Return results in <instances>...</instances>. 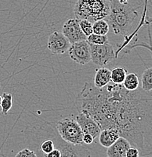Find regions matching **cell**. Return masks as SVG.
I'll return each mask as SVG.
<instances>
[{"label": "cell", "mask_w": 152, "mask_h": 157, "mask_svg": "<svg viewBox=\"0 0 152 157\" xmlns=\"http://www.w3.org/2000/svg\"><path fill=\"white\" fill-rule=\"evenodd\" d=\"M1 101H2V95L0 94V105H1Z\"/></svg>", "instance_id": "obj_28"}, {"label": "cell", "mask_w": 152, "mask_h": 157, "mask_svg": "<svg viewBox=\"0 0 152 157\" xmlns=\"http://www.w3.org/2000/svg\"><path fill=\"white\" fill-rule=\"evenodd\" d=\"M117 1H118L120 4L125 5V6H130L137 9V8L135 7V3H134V0H117ZM142 1H145V0H142Z\"/></svg>", "instance_id": "obj_25"}, {"label": "cell", "mask_w": 152, "mask_h": 157, "mask_svg": "<svg viewBox=\"0 0 152 157\" xmlns=\"http://www.w3.org/2000/svg\"><path fill=\"white\" fill-rule=\"evenodd\" d=\"M127 157H139V150L135 147H130L126 153Z\"/></svg>", "instance_id": "obj_22"}, {"label": "cell", "mask_w": 152, "mask_h": 157, "mask_svg": "<svg viewBox=\"0 0 152 157\" xmlns=\"http://www.w3.org/2000/svg\"><path fill=\"white\" fill-rule=\"evenodd\" d=\"M15 157H38L34 150L28 148H24L16 154Z\"/></svg>", "instance_id": "obj_21"}, {"label": "cell", "mask_w": 152, "mask_h": 157, "mask_svg": "<svg viewBox=\"0 0 152 157\" xmlns=\"http://www.w3.org/2000/svg\"><path fill=\"white\" fill-rule=\"evenodd\" d=\"M13 105V96L10 93H2L1 101V111L3 115H7Z\"/></svg>", "instance_id": "obj_17"}, {"label": "cell", "mask_w": 152, "mask_h": 157, "mask_svg": "<svg viewBox=\"0 0 152 157\" xmlns=\"http://www.w3.org/2000/svg\"><path fill=\"white\" fill-rule=\"evenodd\" d=\"M95 139L93 138V137L91 135L89 134H83V144L86 145H90L93 143Z\"/></svg>", "instance_id": "obj_23"}, {"label": "cell", "mask_w": 152, "mask_h": 157, "mask_svg": "<svg viewBox=\"0 0 152 157\" xmlns=\"http://www.w3.org/2000/svg\"><path fill=\"white\" fill-rule=\"evenodd\" d=\"M90 48L91 60L98 67H104L116 58L114 49L110 43L100 45H90Z\"/></svg>", "instance_id": "obj_5"}, {"label": "cell", "mask_w": 152, "mask_h": 157, "mask_svg": "<svg viewBox=\"0 0 152 157\" xmlns=\"http://www.w3.org/2000/svg\"><path fill=\"white\" fill-rule=\"evenodd\" d=\"M80 27L86 37L92 33V23L88 20H79Z\"/></svg>", "instance_id": "obj_19"}, {"label": "cell", "mask_w": 152, "mask_h": 157, "mask_svg": "<svg viewBox=\"0 0 152 157\" xmlns=\"http://www.w3.org/2000/svg\"><path fill=\"white\" fill-rule=\"evenodd\" d=\"M71 43L68 39L61 32L55 31L49 36L47 47L53 55H59L66 53Z\"/></svg>", "instance_id": "obj_7"}, {"label": "cell", "mask_w": 152, "mask_h": 157, "mask_svg": "<svg viewBox=\"0 0 152 157\" xmlns=\"http://www.w3.org/2000/svg\"><path fill=\"white\" fill-rule=\"evenodd\" d=\"M124 157H127V156H124Z\"/></svg>", "instance_id": "obj_31"}, {"label": "cell", "mask_w": 152, "mask_h": 157, "mask_svg": "<svg viewBox=\"0 0 152 157\" xmlns=\"http://www.w3.org/2000/svg\"><path fill=\"white\" fill-rule=\"evenodd\" d=\"M123 86L128 91H135L139 87V79L135 73H127Z\"/></svg>", "instance_id": "obj_13"}, {"label": "cell", "mask_w": 152, "mask_h": 157, "mask_svg": "<svg viewBox=\"0 0 152 157\" xmlns=\"http://www.w3.org/2000/svg\"><path fill=\"white\" fill-rule=\"evenodd\" d=\"M35 152L37 153V155L38 157H45V154H44L41 150H37V151H35Z\"/></svg>", "instance_id": "obj_26"}, {"label": "cell", "mask_w": 152, "mask_h": 157, "mask_svg": "<svg viewBox=\"0 0 152 157\" xmlns=\"http://www.w3.org/2000/svg\"><path fill=\"white\" fill-rule=\"evenodd\" d=\"M111 82V70L106 67H100L95 70L94 85L96 88H103Z\"/></svg>", "instance_id": "obj_12"}, {"label": "cell", "mask_w": 152, "mask_h": 157, "mask_svg": "<svg viewBox=\"0 0 152 157\" xmlns=\"http://www.w3.org/2000/svg\"><path fill=\"white\" fill-rule=\"evenodd\" d=\"M130 146V143L124 137H120L112 145L107 147V156L108 157H124L126 153Z\"/></svg>", "instance_id": "obj_10"}, {"label": "cell", "mask_w": 152, "mask_h": 157, "mask_svg": "<svg viewBox=\"0 0 152 157\" xmlns=\"http://www.w3.org/2000/svg\"><path fill=\"white\" fill-rule=\"evenodd\" d=\"M108 1H109V2H111V0H108Z\"/></svg>", "instance_id": "obj_29"}, {"label": "cell", "mask_w": 152, "mask_h": 157, "mask_svg": "<svg viewBox=\"0 0 152 157\" xmlns=\"http://www.w3.org/2000/svg\"><path fill=\"white\" fill-rule=\"evenodd\" d=\"M0 113H1V110H0Z\"/></svg>", "instance_id": "obj_30"}, {"label": "cell", "mask_w": 152, "mask_h": 157, "mask_svg": "<svg viewBox=\"0 0 152 157\" xmlns=\"http://www.w3.org/2000/svg\"><path fill=\"white\" fill-rule=\"evenodd\" d=\"M110 30V26L105 19L99 20L92 24V33L98 35H107Z\"/></svg>", "instance_id": "obj_16"}, {"label": "cell", "mask_w": 152, "mask_h": 157, "mask_svg": "<svg viewBox=\"0 0 152 157\" xmlns=\"http://www.w3.org/2000/svg\"><path fill=\"white\" fill-rule=\"evenodd\" d=\"M107 157H108V156H107Z\"/></svg>", "instance_id": "obj_32"}, {"label": "cell", "mask_w": 152, "mask_h": 157, "mask_svg": "<svg viewBox=\"0 0 152 157\" xmlns=\"http://www.w3.org/2000/svg\"><path fill=\"white\" fill-rule=\"evenodd\" d=\"M86 40L90 45H104V44L109 43L108 38L107 35H98V34L92 33L89 36L86 37Z\"/></svg>", "instance_id": "obj_18"}, {"label": "cell", "mask_w": 152, "mask_h": 157, "mask_svg": "<svg viewBox=\"0 0 152 157\" xmlns=\"http://www.w3.org/2000/svg\"><path fill=\"white\" fill-rule=\"evenodd\" d=\"M55 149V144L52 139H48V140H44L42 142L40 145V150L45 154H48L51 151Z\"/></svg>", "instance_id": "obj_20"}, {"label": "cell", "mask_w": 152, "mask_h": 157, "mask_svg": "<svg viewBox=\"0 0 152 157\" xmlns=\"http://www.w3.org/2000/svg\"><path fill=\"white\" fill-rule=\"evenodd\" d=\"M54 128L64 141L73 145H83V133L75 118L61 119L55 123Z\"/></svg>", "instance_id": "obj_4"}, {"label": "cell", "mask_w": 152, "mask_h": 157, "mask_svg": "<svg viewBox=\"0 0 152 157\" xmlns=\"http://www.w3.org/2000/svg\"><path fill=\"white\" fill-rule=\"evenodd\" d=\"M45 154V153H44ZM61 153L58 149L55 148L52 151L49 153L48 154H45V157H61Z\"/></svg>", "instance_id": "obj_24"}, {"label": "cell", "mask_w": 152, "mask_h": 157, "mask_svg": "<svg viewBox=\"0 0 152 157\" xmlns=\"http://www.w3.org/2000/svg\"><path fill=\"white\" fill-rule=\"evenodd\" d=\"M138 12L130 6H125L117 0L110 2V11L105 19L116 35H126L138 19Z\"/></svg>", "instance_id": "obj_2"}, {"label": "cell", "mask_w": 152, "mask_h": 157, "mask_svg": "<svg viewBox=\"0 0 152 157\" xmlns=\"http://www.w3.org/2000/svg\"><path fill=\"white\" fill-rule=\"evenodd\" d=\"M2 93V87H1V83H0V94Z\"/></svg>", "instance_id": "obj_27"}, {"label": "cell", "mask_w": 152, "mask_h": 157, "mask_svg": "<svg viewBox=\"0 0 152 157\" xmlns=\"http://www.w3.org/2000/svg\"><path fill=\"white\" fill-rule=\"evenodd\" d=\"M152 99L150 93L128 91L123 84L109 82L96 88L85 82L75 100L78 112L91 117L101 131L117 128L120 137L130 146L143 151L145 134L151 122Z\"/></svg>", "instance_id": "obj_1"}, {"label": "cell", "mask_w": 152, "mask_h": 157, "mask_svg": "<svg viewBox=\"0 0 152 157\" xmlns=\"http://www.w3.org/2000/svg\"><path fill=\"white\" fill-rule=\"evenodd\" d=\"M68 54L72 60L80 65H85L91 61L90 45L87 40L71 43Z\"/></svg>", "instance_id": "obj_6"}, {"label": "cell", "mask_w": 152, "mask_h": 157, "mask_svg": "<svg viewBox=\"0 0 152 157\" xmlns=\"http://www.w3.org/2000/svg\"><path fill=\"white\" fill-rule=\"evenodd\" d=\"M79 113L75 117V119L80 127L83 133L91 135L94 139L97 138L101 132V129L98 124L89 116L83 113Z\"/></svg>", "instance_id": "obj_9"}, {"label": "cell", "mask_w": 152, "mask_h": 157, "mask_svg": "<svg viewBox=\"0 0 152 157\" xmlns=\"http://www.w3.org/2000/svg\"><path fill=\"white\" fill-rule=\"evenodd\" d=\"M110 11L108 0H77L73 8L75 18L88 20L93 24L105 19Z\"/></svg>", "instance_id": "obj_3"}, {"label": "cell", "mask_w": 152, "mask_h": 157, "mask_svg": "<svg viewBox=\"0 0 152 157\" xmlns=\"http://www.w3.org/2000/svg\"><path fill=\"white\" fill-rule=\"evenodd\" d=\"M98 137L101 146L107 148L120 137V134L117 128H111L101 130Z\"/></svg>", "instance_id": "obj_11"}, {"label": "cell", "mask_w": 152, "mask_h": 157, "mask_svg": "<svg viewBox=\"0 0 152 157\" xmlns=\"http://www.w3.org/2000/svg\"><path fill=\"white\" fill-rule=\"evenodd\" d=\"M142 88L147 93H151L152 90V67L145 69L142 76Z\"/></svg>", "instance_id": "obj_14"}, {"label": "cell", "mask_w": 152, "mask_h": 157, "mask_svg": "<svg viewBox=\"0 0 152 157\" xmlns=\"http://www.w3.org/2000/svg\"><path fill=\"white\" fill-rule=\"evenodd\" d=\"M127 70L123 67H116L111 70V81L114 84H123L126 76Z\"/></svg>", "instance_id": "obj_15"}, {"label": "cell", "mask_w": 152, "mask_h": 157, "mask_svg": "<svg viewBox=\"0 0 152 157\" xmlns=\"http://www.w3.org/2000/svg\"><path fill=\"white\" fill-rule=\"evenodd\" d=\"M61 33L71 44L86 40V36L80 27L79 20L76 18L68 19L62 27Z\"/></svg>", "instance_id": "obj_8"}]
</instances>
